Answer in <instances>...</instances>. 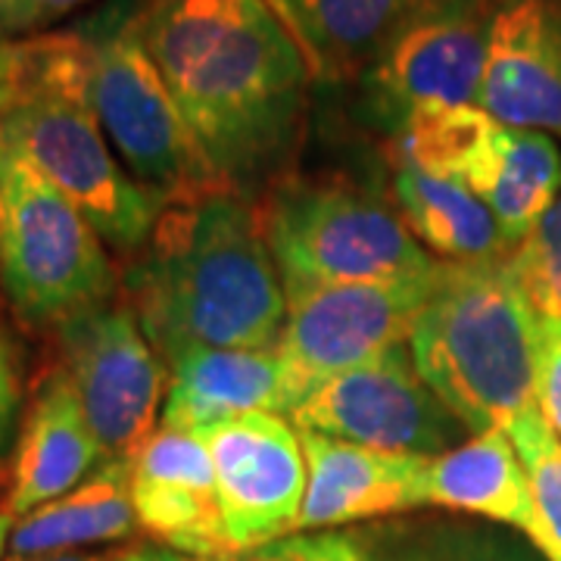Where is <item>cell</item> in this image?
Here are the masks:
<instances>
[{
	"label": "cell",
	"mask_w": 561,
	"mask_h": 561,
	"mask_svg": "<svg viewBox=\"0 0 561 561\" xmlns=\"http://www.w3.org/2000/svg\"><path fill=\"white\" fill-rule=\"evenodd\" d=\"M518 456H522L537 515H540V540L537 549L546 561H561V440L546 424L540 409H527L505 427Z\"/></svg>",
	"instance_id": "25"
},
{
	"label": "cell",
	"mask_w": 561,
	"mask_h": 561,
	"mask_svg": "<svg viewBox=\"0 0 561 561\" xmlns=\"http://www.w3.org/2000/svg\"><path fill=\"white\" fill-rule=\"evenodd\" d=\"M62 375L106 461H131L153 437L165 390V362L128 302H110L57 331Z\"/></svg>",
	"instance_id": "10"
},
{
	"label": "cell",
	"mask_w": 561,
	"mask_h": 561,
	"mask_svg": "<svg viewBox=\"0 0 561 561\" xmlns=\"http://www.w3.org/2000/svg\"><path fill=\"white\" fill-rule=\"evenodd\" d=\"M265 3H268V7H272L275 13H278V0H265Z\"/></svg>",
	"instance_id": "36"
},
{
	"label": "cell",
	"mask_w": 561,
	"mask_h": 561,
	"mask_svg": "<svg viewBox=\"0 0 561 561\" xmlns=\"http://www.w3.org/2000/svg\"><path fill=\"white\" fill-rule=\"evenodd\" d=\"M3 216H7V144L0 140V241H3Z\"/></svg>",
	"instance_id": "34"
},
{
	"label": "cell",
	"mask_w": 561,
	"mask_h": 561,
	"mask_svg": "<svg viewBox=\"0 0 561 561\" xmlns=\"http://www.w3.org/2000/svg\"><path fill=\"white\" fill-rule=\"evenodd\" d=\"M0 287L25 324L47 331L116 302L119 290L98 228L10 147Z\"/></svg>",
	"instance_id": "6"
},
{
	"label": "cell",
	"mask_w": 561,
	"mask_h": 561,
	"mask_svg": "<svg viewBox=\"0 0 561 561\" xmlns=\"http://www.w3.org/2000/svg\"><path fill=\"white\" fill-rule=\"evenodd\" d=\"M297 434L306 456V493L297 534L337 530L346 524H365L375 518L381 522L427 505V459L381 453L312 431Z\"/></svg>",
	"instance_id": "15"
},
{
	"label": "cell",
	"mask_w": 561,
	"mask_h": 561,
	"mask_svg": "<svg viewBox=\"0 0 561 561\" xmlns=\"http://www.w3.org/2000/svg\"><path fill=\"white\" fill-rule=\"evenodd\" d=\"M537 319L508 256L440 262L412 324L409 353L424 383L471 434L505 431L537 409Z\"/></svg>",
	"instance_id": "4"
},
{
	"label": "cell",
	"mask_w": 561,
	"mask_h": 561,
	"mask_svg": "<svg viewBox=\"0 0 561 561\" xmlns=\"http://www.w3.org/2000/svg\"><path fill=\"white\" fill-rule=\"evenodd\" d=\"M20 91V38L0 32V116L13 106Z\"/></svg>",
	"instance_id": "30"
},
{
	"label": "cell",
	"mask_w": 561,
	"mask_h": 561,
	"mask_svg": "<svg viewBox=\"0 0 561 561\" xmlns=\"http://www.w3.org/2000/svg\"><path fill=\"white\" fill-rule=\"evenodd\" d=\"M280 22L300 41L321 81L365 76L412 20V0H278Z\"/></svg>",
	"instance_id": "22"
},
{
	"label": "cell",
	"mask_w": 561,
	"mask_h": 561,
	"mask_svg": "<svg viewBox=\"0 0 561 561\" xmlns=\"http://www.w3.org/2000/svg\"><path fill=\"white\" fill-rule=\"evenodd\" d=\"M0 140L57 184L119 253H140L165 203L128 179L91 101V38H20V91L0 116Z\"/></svg>",
	"instance_id": "3"
},
{
	"label": "cell",
	"mask_w": 561,
	"mask_h": 561,
	"mask_svg": "<svg viewBox=\"0 0 561 561\" xmlns=\"http://www.w3.org/2000/svg\"><path fill=\"white\" fill-rule=\"evenodd\" d=\"M459 181L496 216L508 247L540 225L561 194V150L552 135L490 122Z\"/></svg>",
	"instance_id": "17"
},
{
	"label": "cell",
	"mask_w": 561,
	"mask_h": 561,
	"mask_svg": "<svg viewBox=\"0 0 561 561\" xmlns=\"http://www.w3.org/2000/svg\"><path fill=\"white\" fill-rule=\"evenodd\" d=\"M20 415V378L13 368V356L7 350V343L0 341V453L7 449V443L13 437Z\"/></svg>",
	"instance_id": "29"
},
{
	"label": "cell",
	"mask_w": 561,
	"mask_h": 561,
	"mask_svg": "<svg viewBox=\"0 0 561 561\" xmlns=\"http://www.w3.org/2000/svg\"><path fill=\"white\" fill-rule=\"evenodd\" d=\"M534 393L546 424L561 440V319H537V353H534Z\"/></svg>",
	"instance_id": "27"
},
{
	"label": "cell",
	"mask_w": 561,
	"mask_h": 561,
	"mask_svg": "<svg viewBox=\"0 0 561 561\" xmlns=\"http://www.w3.org/2000/svg\"><path fill=\"white\" fill-rule=\"evenodd\" d=\"M119 561H201L184 556V552H175L169 546H138V549H125V556Z\"/></svg>",
	"instance_id": "33"
},
{
	"label": "cell",
	"mask_w": 561,
	"mask_h": 561,
	"mask_svg": "<svg viewBox=\"0 0 561 561\" xmlns=\"http://www.w3.org/2000/svg\"><path fill=\"white\" fill-rule=\"evenodd\" d=\"M140 527L131 502V461H103L79 486L13 524L7 559L79 552L116 542Z\"/></svg>",
	"instance_id": "21"
},
{
	"label": "cell",
	"mask_w": 561,
	"mask_h": 561,
	"mask_svg": "<svg viewBox=\"0 0 561 561\" xmlns=\"http://www.w3.org/2000/svg\"><path fill=\"white\" fill-rule=\"evenodd\" d=\"M287 419L297 431L421 459L456 449L468 434L456 412L424 383L409 343L328 378Z\"/></svg>",
	"instance_id": "9"
},
{
	"label": "cell",
	"mask_w": 561,
	"mask_h": 561,
	"mask_svg": "<svg viewBox=\"0 0 561 561\" xmlns=\"http://www.w3.org/2000/svg\"><path fill=\"white\" fill-rule=\"evenodd\" d=\"M493 116L481 106H421L400 128V160L437 179L459 181Z\"/></svg>",
	"instance_id": "24"
},
{
	"label": "cell",
	"mask_w": 561,
	"mask_h": 561,
	"mask_svg": "<svg viewBox=\"0 0 561 561\" xmlns=\"http://www.w3.org/2000/svg\"><path fill=\"white\" fill-rule=\"evenodd\" d=\"M393 201L415 241L440 262H483L512 256L496 216L461 181L437 179L402 162L393 172Z\"/></svg>",
	"instance_id": "23"
},
{
	"label": "cell",
	"mask_w": 561,
	"mask_h": 561,
	"mask_svg": "<svg viewBox=\"0 0 561 561\" xmlns=\"http://www.w3.org/2000/svg\"><path fill=\"white\" fill-rule=\"evenodd\" d=\"M103 461L106 459L84 421L79 397L60 368L44 383L28 412L3 512L20 522L22 515L79 486Z\"/></svg>",
	"instance_id": "19"
},
{
	"label": "cell",
	"mask_w": 561,
	"mask_h": 561,
	"mask_svg": "<svg viewBox=\"0 0 561 561\" xmlns=\"http://www.w3.org/2000/svg\"><path fill=\"white\" fill-rule=\"evenodd\" d=\"M13 524H16V518H10L7 512H0V559H3V552L10 549V534H13Z\"/></svg>",
	"instance_id": "35"
},
{
	"label": "cell",
	"mask_w": 561,
	"mask_h": 561,
	"mask_svg": "<svg viewBox=\"0 0 561 561\" xmlns=\"http://www.w3.org/2000/svg\"><path fill=\"white\" fill-rule=\"evenodd\" d=\"M131 502L144 530L201 561H231L221 524L216 465L206 443L160 424L131 459Z\"/></svg>",
	"instance_id": "13"
},
{
	"label": "cell",
	"mask_w": 561,
	"mask_h": 561,
	"mask_svg": "<svg viewBox=\"0 0 561 561\" xmlns=\"http://www.w3.org/2000/svg\"><path fill=\"white\" fill-rule=\"evenodd\" d=\"M278 350H194L169 368L162 424L201 434L247 412L287 415Z\"/></svg>",
	"instance_id": "18"
},
{
	"label": "cell",
	"mask_w": 561,
	"mask_h": 561,
	"mask_svg": "<svg viewBox=\"0 0 561 561\" xmlns=\"http://www.w3.org/2000/svg\"><path fill=\"white\" fill-rule=\"evenodd\" d=\"M231 561H524L508 540L461 522L353 524L294 534Z\"/></svg>",
	"instance_id": "16"
},
{
	"label": "cell",
	"mask_w": 561,
	"mask_h": 561,
	"mask_svg": "<svg viewBox=\"0 0 561 561\" xmlns=\"http://www.w3.org/2000/svg\"><path fill=\"white\" fill-rule=\"evenodd\" d=\"M128 306L165 368L194 350H278L287 294L256 209L228 191L169 203L128 272Z\"/></svg>",
	"instance_id": "2"
},
{
	"label": "cell",
	"mask_w": 561,
	"mask_h": 561,
	"mask_svg": "<svg viewBox=\"0 0 561 561\" xmlns=\"http://www.w3.org/2000/svg\"><path fill=\"white\" fill-rule=\"evenodd\" d=\"M216 465L221 524L238 556L294 537L306 493L297 427L278 412H247L197 434Z\"/></svg>",
	"instance_id": "11"
},
{
	"label": "cell",
	"mask_w": 561,
	"mask_h": 561,
	"mask_svg": "<svg viewBox=\"0 0 561 561\" xmlns=\"http://www.w3.org/2000/svg\"><path fill=\"white\" fill-rule=\"evenodd\" d=\"M502 125L561 138V0H496L481 101Z\"/></svg>",
	"instance_id": "14"
},
{
	"label": "cell",
	"mask_w": 561,
	"mask_h": 561,
	"mask_svg": "<svg viewBox=\"0 0 561 561\" xmlns=\"http://www.w3.org/2000/svg\"><path fill=\"white\" fill-rule=\"evenodd\" d=\"M490 13L412 16L362 76L378 116L402 128L421 106H478Z\"/></svg>",
	"instance_id": "12"
},
{
	"label": "cell",
	"mask_w": 561,
	"mask_h": 561,
	"mask_svg": "<svg viewBox=\"0 0 561 561\" xmlns=\"http://www.w3.org/2000/svg\"><path fill=\"white\" fill-rule=\"evenodd\" d=\"M88 0H0V32L7 38L44 35L54 22L66 20Z\"/></svg>",
	"instance_id": "28"
},
{
	"label": "cell",
	"mask_w": 561,
	"mask_h": 561,
	"mask_svg": "<svg viewBox=\"0 0 561 561\" xmlns=\"http://www.w3.org/2000/svg\"><path fill=\"white\" fill-rule=\"evenodd\" d=\"M88 38L91 101L103 135L135 181L165 206L201 201L221 191L144 44L140 10Z\"/></svg>",
	"instance_id": "7"
},
{
	"label": "cell",
	"mask_w": 561,
	"mask_h": 561,
	"mask_svg": "<svg viewBox=\"0 0 561 561\" xmlns=\"http://www.w3.org/2000/svg\"><path fill=\"white\" fill-rule=\"evenodd\" d=\"M424 502L486 522L508 524L534 546L540 540V515L527 468L502 427L474 434L456 449L427 459Z\"/></svg>",
	"instance_id": "20"
},
{
	"label": "cell",
	"mask_w": 561,
	"mask_h": 561,
	"mask_svg": "<svg viewBox=\"0 0 561 561\" xmlns=\"http://www.w3.org/2000/svg\"><path fill=\"white\" fill-rule=\"evenodd\" d=\"M140 35L221 191L250 201L302 138L312 66L265 0H147Z\"/></svg>",
	"instance_id": "1"
},
{
	"label": "cell",
	"mask_w": 561,
	"mask_h": 561,
	"mask_svg": "<svg viewBox=\"0 0 561 561\" xmlns=\"http://www.w3.org/2000/svg\"><path fill=\"white\" fill-rule=\"evenodd\" d=\"M496 0H412V16H449V13H474L493 10Z\"/></svg>",
	"instance_id": "31"
},
{
	"label": "cell",
	"mask_w": 561,
	"mask_h": 561,
	"mask_svg": "<svg viewBox=\"0 0 561 561\" xmlns=\"http://www.w3.org/2000/svg\"><path fill=\"white\" fill-rule=\"evenodd\" d=\"M125 549H79V552H57V556H35V559L7 561H119Z\"/></svg>",
	"instance_id": "32"
},
{
	"label": "cell",
	"mask_w": 561,
	"mask_h": 561,
	"mask_svg": "<svg viewBox=\"0 0 561 561\" xmlns=\"http://www.w3.org/2000/svg\"><path fill=\"white\" fill-rule=\"evenodd\" d=\"M284 290L419 280L437 262L387 203L337 179H278L256 209Z\"/></svg>",
	"instance_id": "5"
},
{
	"label": "cell",
	"mask_w": 561,
	"mask_h": 561,
	"mask_svg": "<svg viewBox=\"0 0 561 561\" xmlns=\"http://www.w3.org/2000/svg\"><path fill=\"white\" fill-rule=\"evenodd\" d=\"M434 275L419 280L309 284L284 290L287 319L278 359L287 378V415L328 378L381 359L383 353L409 343Z\"/></svg>",
	"instance_id": "8"
},
{
	"label": "cell",
	"mask_w": 561,
	"mask_h": 561,
	"mask_svg": "<svg viewBox=\"0 0 561 561\" xmlns=\"http://www.w3.org/2000/svg\"><path fill=\"white\" fill-rule=\"evenodd\" d=\"M508 260L534 309L561 319V194Z\"/></svg>",
	"instance_id": "26"
}]
</instances>
